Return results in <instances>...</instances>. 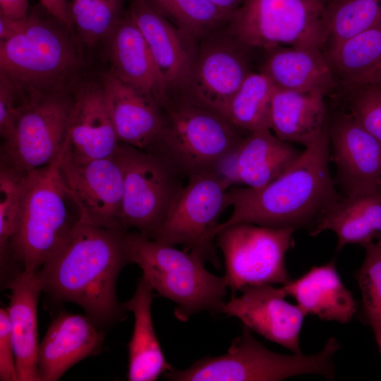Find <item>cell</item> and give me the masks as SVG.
Segmentation results:
<instances>
[{
    "instance_id": "1",
    "label": "cell",
    "mask_w": 381,
    "mask_h": 381,
    "mask_svg": "<svg viewBox=\"0 0 381 381\" xmlns=\"http://www.w3.org/2000/svg\"><path fill=\"white\" fill-rule=\"evenodd\" d=\"M128 231L80 221L37 270L42 290L54 300L80 306L100 328L122 320L126 310L117 300L116 282L131 263Z\"/></svg>"
},
{
    "instance_id": "4",
    "label": "cell",
    "mask_w": 381,
    "mask_h": 381,
    "mask_svg": "<svg viewBox=\"0 0 381 381\" xmlns=\"http://www.w3.org/2000/svg\"><path fill=\"white\" fill-rule=\"evenodd\" d=\"M126 243L131 263L159 296L176 304L175 317L187 321L200 312L222 313L228 287L225 277L208 272L191 253L128 230Z\"/></svg>"
},
{
    "instance_id": "7",
    "label": "cell",
    "mask_w": 381,
    "mask_h": 381,
    "mask_svg": "<svg viewBox=\"0 0 381 381\" xmlns=\"http://www.w3.org/2000/svg\"><path fill=\"white\" fill-rule=\"evenodd\" d=\"M56 20L28 14L21 30L0 41V73L23 96L57 92L78 63L76 49Z\"/></svg>"
},
{
    "instance_id": "8",
    "label": "cell",
    "mask_w": 381,
    "mask_h": 381,
    "mask_svg": "<svg viewBox=\"0 0 381 381\" xmlns=\"http://www.w3.org/2000/svg\"><path fill=\"white\" fill-rule=\"evenodd\" d=\"M326 0H244L231 17V32L247 47L324 49Z\"/></svg>"
},
{
    "instance_id": "35",
    "label": "cell",
    "mask_w": 381,
    "mask_h": 381,
    "mask_svg": "<svg viewBox=\"0 0 381 381\" xmlns=\"http://www.w3.org/2000/svg\"><path fill=\"white\" fill-rule=\"evenodd\" d=\"M362 265L355 273L362 296V319L371 327L381 323V245L366 244Z\"/></svg>"
},
{
    "instance_id": "42",
    "label": "cell",
    "mask_w": 381,
    "mask_h": 381,
    "mask_svg": "<svg viewBox=\"0 0 381 381\" xmlns=\"http://www.w3.org/2000/svg\"><path fill=\"white\" fill-rule=\"evenodd\" d=\"M221 10L234 14L244 0H207Z\"/></svg>"
},
{
    "instance_id": "5",
    "label": "cell",
    "mask_w": 381,
    "mask_h": 381,
    "mask_svg": "<svg viewBox=\"0 0 381 381\" xmlns=\"http://www.w3.org/2000/svg\"><path fill=\"white\" fill-rule=\"evenodd\" d=\"M251 332L243 325L225 354L204 357L184 370L173 368L164 377L172 381H278L306 374L334 378L333 358L341 347L335 337L317 353L284 355L268 349Z\"/></svg>"
},
{
    "instance_id": "32",
    "label": "cell",
    "mask_w": 381,
    "mask_h": 381,
    "mask_svg": "<svg viewBox=\"0 0 381 381\" xmlns=\"http://www.w3.org/2000/svg\"><path fill=\"white\" fill-rule=\"evenodd\" d=\"M80 40L92 46L107 38L122 17L124 0H66Z\"/></svg>"
},
{
    "instance_id": "43",
    "label": "cell",
    "mask_w": 381,
    "mask_h": 381,
    "mask_svg": "<svg viewBox=\"0 0 381 381\" xmlns=\"http://www.w3.org/2000/svg\"><path fill=\"white\" fill-rule=\"evenodd\" d=\"M380 80H381V63L378 64L377 66H375L370 71L367 73L365 75H364L363 77L359 78L358 80H356V82H354L349 86L346 87V88L354 86V85L377 81Z\"/></svg>"
},
{
    "instance_id": "11",
    "label": "cell",
    "mask_w": 381,
    "mask_h": 381,
    "mask_svg": "<svg viewBox=\"0 0 381 381\" xmlns=\"http://www.w3.org/2000/svg\"><path fill=\"white\" fill-rule=\"evenodd\" d=\"M125 227L150 237L181 193V177L156 154L120 143Z\"/></svg>"
},
{
    "instance_id": "44",
    "label": "cell",
    "mask_w": 381,
    "mask_h": 381,
    "mask_svg": "<svg viewBox=\"0 0 381 381\" xmlns=\"http://www.w3.org/2000/svg\"><path fill=\"white\" fill-rule=\"evenodd\" d=\"M371 328L374 332L379 351L381 353V323L373 326Z\"/></svg>"
},
{
    "instance_id": "22",
    "label": "cell",
    "mask_w": 381,
    "mask_h": 381,
    "mask_svg": "<svg viewBox=\"0 0 381 381\" xmlns=\"http://www.w3.org/2000/svg\"><path fill=\"white\" fill-rule=\"evenodd\" d=\"M6 308L14 345L18 381H39L37 303L42 290L37 271L23 270L8 284Z\"/></svg>"
},
{
    "instance_id": "36",
    "label": "cell",
    "mask_w": 381,
    "mask_h": 381,
    "mask_svg": "<svg viewBox=\"0 0 381 381\" xmlns=\"http://www.w3.org/2000/svg\"><path fill=\"white\" fill-rule=\"evenodd\" d=\"M347 89L349 113L381 143V80Z\"/></svg>"
},
{
    "instance_id": "27",
    "label": "cell",
    "mask_w": 381,
    "mask_h": 381,
    "mask_svg": "<svg viewBox=\"0 0 381 381\" xmlns=\"http://www.w3.org/2000/svg\"><path fill=\"white\" fill-rule=\"evenodd\" d=\"M325 95L275 89L270 112L271 130L279 139L301 144L315 142L327 128Z\"/></svg>"
},
{
    "instance_id": "14",
    "label": "cell",
    "mask_w": 381,
    "mask_h": 381,
    "mask_svg": "<svg viewBox=\"0 0 381 381\" xmlns=\"http://www.w3.org/2000/svg\"><path fill=\"white\" fill-rule=\"evenodd\" d=\"M329 159L346 196L381 190V143L349 113L328 126Z\"/></svg>"
},
{
    "instance_id": "38",
    "label": "cell",
    "mask_w": 381,
    "mask_h": 381,
    "mask_svg": "<svg viewBox=\"0 0 381 381\" xmlns=\"http://www.w3.org/2000/svg\"><path fill=\"white\" fill-rule=\"evenodd\" d=\"M0 380L18 381L16 356L6 308H0Z\"/></svg>"
},
{
    "instance_id": "25",
    "label": "cell",
    "mask_w": 381,
    "mask_h": 381,
    "mask_svg": "<svg viewBox=\"0 0 381 381\" xmlns=\"http://www.w3.org/2000/svg\"><path fill=\"white\" fill-rule=\"evenodd\" d=\"M269 51L261 72L277 88L325 95L334 88L337 78L322 49L282 47Z\"/></svg>"
},
{
    "instance_id": "21",
    "label": "cell",
    "mask_w": 381,
    "mask_h": 381,
    "mask_svg": "<svg viewBox=\"0 0 381 381\" xmlns=\"http://www.w3.org/2000/svg\"><path fill=\"white\" fill-rule=\"evenodd\" d=\"M102 88L119 142L147 150L162 127L160 108L111 71L104 76Z\"/></svg>"
},
{
    "instance_id": "12",
    "label": "cell",
    "mask_w": 381,
    "mask_h": 381,
    "mask_svg": "<svg viewBox=\"0 0 381 381\" xmlns=\"http://www.w3.org/2000/svg\"><path fill=\"white\" fill-rule=\"evenodd\" d=\"M72 101L59 91L24 97L14 133L1 143L0 167L28 175L56 162L65 142Z\"/></svg>"
},
{
    "instance_id": "33",
    "label": "cell",
    "mask_w": 381,
    "mask_h": 381,
    "mask_svg": "<svg viewBox=\"0 0 381 381\" xmlns=\"http://www.w3.org/2000/svg\"><path fill=\"white\" fill-rule=\"evenodd\" d=\"M147 1L189 37H200L233 16L207 0Z\"/></svg>"
},
{
    "instance_id": "20",
    "label": "cell",
    "mask_w": 381,
    "mask_h": 381,
    "mask_svg": "<svg viewBox=\"0 0 381 381\" xmlns=\"http://www.w3.org/2000/svg\"><path fill=\"white\" fill-rule=\"evenodd\" d=\"M241 54L234 46L224 42L204 48L190 76L194 98L192 104L225 118L232 97L250 73Z\"/></svg>"
},
{
    "instance_id": "26",
    "label": "cell",
    "mask_w": 381,
    "mask_h": 381,
    "mask_svg": "<svg viewBox=\"0 0 381 381\" xmlns=\"http://www.w3.org/2000/svg\"><path fill=\"white\" fill-rule=\"evenodd\" d=\"M153 289L142 277L133 297L123 307L134 315L131 339L128 344L129 381H155L173 367L166 361L157 337L151 315Z\"/></svg>"
},
{
    "instance_id": "16",
    "label": "cell",
    "mask_w": 381,
    "mask_h": 381,
    "mask_svg": "<svg viewBox=\"0 0 381 381\" xmlns=\"http://www.w3.org/2000/svg\"><path fill=\"white\" fill-rule=\"evenodd\" d=\"M119 143L102 86L80 90L73 98L62 155L78 163L112 157Z\"/></svg>"
},
{
    "instance_id": "18",
    "label": "cell",
    "mask_w": 381,
    "mask_h": 381,
    "mask_svg": "<svg viewBox=\"0 0 381 381\" xmlns=\"http://www.w3.org/2000/svg\"><path fill=\"white\" fill-rule=\"evenodd\" d=\"M302 152L270 130L253 131L243 138L217 171L231 186L243 184L258 188L283 174Z\"/></svg>"
},
{
    "instance_id": "39",
    "label": "cell",
    "mask_w": 381,
    "mask_h": 381,
    "mask_svg": "<svg viewBox=\"0 0 381 381\" xmlns=\"http://www.w3.org/2000/svg\"><path fill=\"white\" fill-rule=\"evenodd\" d=\"M45 11L69 30H74L66 0H39Z\"/></svg>"
},
{
    "instance_id": "19",
    "label": "cell",
    "mask_w": 381,
    "mask_h": 381,
    "mask_svg": "<svg viewBox=\"0 0 381 381\" xmlns=\"http://www.w3.org/2000/svg\"><path fill=\"white\" fill-rule=\"evenodd\" d=\"M107 39L111 72L154 101L162 111L168 104L167 85L144 37L128 13Z\"/></svg>"
},
{
    "instance_id": "30",
    "label": "cell",
    "mask_w": 381,
    "mask_h": 381,
    "mask_svg": "<svg viewBox=\"0 0 381 381\" xmlns=\"http://www.w3.org/2000/svg\"><path fill=\"white\" fill-rule=\"evenodd\" d=\"M346 87L381 63V21L325 53Z\"/></svg>"
},
{
    "instance_id": "45",
    "label": "cell",
    "mask_w": 381,
    "mask_h": 381,
    "mask_svg": "<svg viewBox=\"0 0 381 381\" xmlns=\"http://www.w3.org/2000/svg\"><path fill=\"white\" fill-rule=\"evenodd\" d=\"M377 243H378L380 245H381V235H380V236L379 237V240H378Z\"/></svg>"
},
{
    "instance_id": "34",
    "label": "cell",
    "mask_w": 381,
    "mask_h": 381,
    "mask_svg": "<svg viewBox=\"0 0 381 381\" xmlns=\"http://www.w3.org/2000/svg\"><path fill=\"white\" fill-rule=\"evenodd\" d=\"M26 175L0 167V259L4 267L11 262V245L20 214Z\"/></svg>"
},
{
    "instance_id": "9",
    "label": "cell",
    "mask_w": 381,
    "mask_h": 381,
    "mask_svg": "<svg viewBox=\"0 0 381 381\" xmlns=\"http://www.w3.org/2000/svg\"><path fill=\"white\" fill-rule=\"evenodd\" d=\"M231 187L217 171L193 175L150 238L183 250L216 268L221 262L215 248L214 231L227 208L226 193Z\"/></svg>"
},
{
    "instance_id": "23",
    "label": "cell",
    "mask_w": 381,
    "mask_h": 381,
    "mask_svg": "<svg viewBox=\"0 0 381 381\" xmlns=\"http://www.w3.org/2000/svg\"><path fill=\"white\" fill-rule=\"evenodd\" d=\"M282 288L286 296L295 298L306 315H314L320 320L346 324L357 311V302L343 283L334 259L311 267Z\"/></svg>"
},
{
    "instance_id": "10",
    "label": "cell",
    "mask_w": 381,
    "mask_h": 381,
    "mask_svg": "<svg viewBox=\"0 0 381 381\" xmlns=\"http://www.w3.org/2000/svg\"><path fill=\"white\" fill-rule=\"evenodd\" d=\"M296 230L238 223L217 233L215 241L224 258V277L233 296L248 286L290 280L285 255L294 246Z\"/></svg>"
},
{
    "instance_id": "17",
    "label": "cell",
    "mask_w": 381,
    "mask_h": 381,
    "mask_svg": "<svg viewBox=\"0 0 381 381\" xmlns=\"http://www.w3.org/2000/svg\"><path fill=\"white\" fill-rule=\"evenodd\" d=\"M104 333L90 317L62 313L39 344V381H56L81 360L98 354Z\"/></svg>"
},
{
    "instance_id": "28",
    "label": "cell",
    "mask_w": 381,
    "mask_h": 381,
    "mask_svg": "<svg viewBox=\"0 0 381 381\" xmlns=\"http://www.w3.org/2000/svg\"><path fill=\"white\" fill-rule=\"evenodd\" d=\"M332 231L337 237V250L348 244L365 246L381 235V190L377 192L346 196L326 210L310 228L315 236Z\"/></svg>"
},
{
    "instance_id": "31",
    "label": "cell",
    "mask_w": 381,
    "mask_h": 381,
    "mask_svg": "<svg viewBox=\"0 0 381 381\" xmlns=\"http://www.w3.org/2000/svg\"><path fill=\"white\" fill-rule=\"evenodd\" d=\"M324 18L328 50L380 22L381 0H326Z\"/></svg>"
},
{
    "instance_id": "13",
    "label": "cell",
    "mask_w": 381,
    "mask_h": 381,
    "mask_svg": "<svg viewBox=\"0 0 381 381\" xmlns=\"http://www.w3.org/2000/svg\"><path fill=\"white\" fill-rule=\"evenodd\" d=\"M59 169L80 208L83 222L128 230L123 222V173L115 155L78 163L61 154Z\"/></svg>"
},
{
    "instance_id": "3",
    "label": "cell",
    "mask_w": 381,
    "mask_h": 381,
    "mask_svg": "<svg viewBox=\"0 0 381 381\" xmlns=\"http://www.w3.org/2000/svg\"><path fill=\"white\" fill-rule=\"evenodd\" d=\"M59 157L25 179L10 258L27 271L39 270L83 221L80 208L60 174Z\"/></svg>"
},
{
    "instance_id": "37",
    "label": "cell",
    "mask_w": 381,
    "mask_h": 381,
    "mask_svg": "<svg viewBox=\"0 0 381 381\" xmlns=\"http://www.w3.org/2000/svg\"><path fill=\"white\" fill-rule=\"evenodd\" d=\"M13 83L0 73V136L1 143L14 133L21 111L23 97Z\"/></svg>"
},
{
    "instance_id": "2",
    "label": "cell",
    "mask_w": 381,
    "mask_h": 381,
    "mask_svg": "<svg viewBox=\"0 0 381 381\" xmlns=\"http://www.w3.org/2000/svg\"><path fill=\"white\" fill-rule=\"evenodd\" d=\"M329 126V125H328ZM327 128L279 176L258 188L233 187L226 193L231 215L214 234L238 223L270 227L309 229L341 198L329 171Z\"/></svg>"
},
{
    "instance_id": "29",
    "label": "cell",
    "mask_w": 381,
    "mask_h": 381,
    "mask_svg": "<svg viewBox=\"0 0 381 381\" xmlns=\"http://www.w3.org/2000/svg\"><path fill=\"white\" fill-rule=\"evenodd\" d=\"M275 89L265 73L250 72L232 97L225 119L248 133L271 130V104Z\"/></svg>"
},
{
    "instance_id": "6",
    "label": "cell",
    "mask_w": 381,
    "mask_h": 381,
    "mask_svg": "<svg viewBox=\"0 0 381 381\" xmlns=\"http://www.w3.org/2000/svg\"><path fill=\"white\" fill-rule=\"evenodd\" d=\"M162 116L161 131L147 151L162 158L181 178L217 171L244 138L225 118L195 104H169Z\"/></svg>"
},
{
    "instance_id": "41",
    "label": "cell",
    "mask_w": 381,
    "mask_h": 381,
    "mask_svg": "<svg viewBox=\"0 0 381 381\" xmlns=\"http://www.w3.org/2000/svg\"><path fill=\"white\" fill-rule=\"evenodd\" d=\"M25 18L14 19L0 15V41L17 34L23 28Z\"/></svg>"
},
{
    "instance_id": "24",
    "label": "cell",
    "mask_w": 381,
    "mask_h": 381,
    "mask_svg": "<svg viewBox=\"0 0 381 381\" xmlns=\"http://www.w3.org/2000/svg\"><path fill=\"white\" fill-rule=\"evenodd\" d=\"M128 14L144 37L167 87L188 80L193 64L178 30L147 0H131Z\"/></svg>"
},
{
    "instance_id": "15",
    "label": "cell",
    "mask_w": 381,
    "mask_h": 381,
    "mask_svg": "<svg viewBox=\"0 0 381 381\" xmlns=\"http://www.w3.org/2000/svg\"><path fill=\"white\" fill-rule=\"evenodd\" d=\"M223 306L222 313L239 319L243 325L266 339L294 353H302L300 332L306 314L298 305L285 301L282 287L272 285L248 286Z\"/></svg>"
},
{
    "instance_id": "40",
    "label": "cell",
    "mask_w": 381,
    "mask_h": 381,
    "mask_svg": "<svg viewBox=\"0 0 381 381\" xmlns=\"http://www.w3.org/2000/svg\"><path fill=\"white\" fill-rule=\"evenodd\" d=\"M28 0H0V15L24 19L28 15Z\"/></svg>"
}]
</instances>
